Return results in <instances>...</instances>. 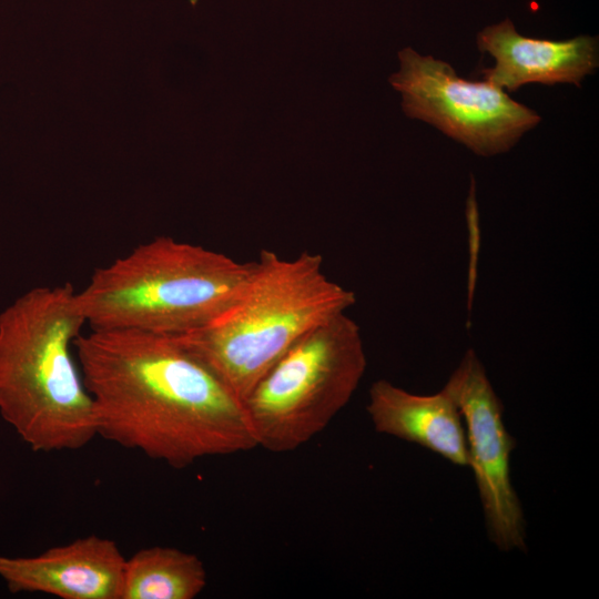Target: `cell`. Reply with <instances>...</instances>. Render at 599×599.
Instances as JSON below:
<instances>
[{
    "instance_id": "obj_7",
    "label": "cell",
    "mask_w": 599,
    "mask_h": 599,
    "mask_svg": "<svg viewBox=\"0 0 599 599\" xmlns=\"http://www.w3.org/2000/svg\"><path fill=\"white\" fill-rule=\"evenodd\" d=\"M443 389L465 427L468 465L478 489L489 540L500 551H526V519L512 486L510 456L516 439L504 422V405L474 349H468Z\"/></svg>"
},
{
    "instance_id": "obj_4",
    "label": "cell",
    "mask_w": 599,
    "mask_h": 599,
    "mask_svg": "<svg viewBox=\"0 0 599 599\" xmlns=\"http://www.w3.org/2000/svg\"><path fill=\"white\" fill-rule=\"evenodd\" d=\"M253 264L160 236L97 268L75 302L92 329L183 335L233 302Z\"/></svg>"
},
{
    "instance_id": "obj_5",
    "label": "cell",
    "mask_w": 599,
    "mask_h": 599,
    "mask_svg": "<svg viewBox=\"0 0 599 599\" xmlns=\"http://www.w3.org/2000/svg\"><path fill=\"white\" fill-rule=\"evenodd\" d=\"M366 366L361 329L346 312L307 332L243 400L257 447L287 453L313 439L348 404Z\"/></svg>"
},
{
    "instance_id": "obj_8",
    "label": "cell",
    "mask_w": 599,
    "mask_h": 599,
    "mask_svg": "<svg viewBox=\"0 0 599 599\" xmlns=\"http://www.w3.org/2000/svg\"><path fill=\"white\" fill-rule=\"evenodd\" d=\"M125 560L113 540L90 535L32 557L0 556V578L12 593L120 599Z\"/></svg>"
},
{
    "instance_id": "obj_11",
    "label": "cell",
    "mask_w": 599,
    "mask_h": 599,
    "mask_svg": "<svg viewBox=\"0 0 599 599\" xmlns=\"http://www.w3.org/2000/svg\"><path fill=\"white\" fill-rule=\"evenodd\" d=\"M206 583V569L196 555L153 546L125 560L120 599H194Z\"/></svg>"
},
{
    "instance_id": "obj_6",
    "label": "cell",
    "mask_w": 599,
    "mask_h": 599,
    "mask_svg": "<svg viewBox=\"0 0 599 599\" xmlns=\"http://www.w3.org/2000/svg\"><path fill=\"white\" fill-rule=\"evenodd\" d=\"M398 58L400 69L389 83L402 93L406 115L433 124L478 155L508 151L541 120L488 81L459 78L445 61L412 48Z\"/></svg>"
},
{
    "instance_id": "obj_2",
    "label": "cell",
    "mask_w": 599,
    "mask_h": 599,
    "mask_svg": "<svg viewBox=\"0 0 599 599\" xmlns=\"http://www.w3.org/2000/svg\"><path fill=\"white\" fill-rule=\"evenodd\" d=\"M85 321L65 283L28 291L0 314V415L33 450H77L95 436L73 355Z\"/></svg>"
},
{
    "instance_id": "obj_1",
    "label": "cell",
    "mask_w": 599,
    "mask_h": 599,
    "mask_svg": "<svg viewBox=\"0 0 599 599\" xmlns=\"http://www.w3.org/2000/svg\"><path fill=\"white\" fill-rule=\"evenodd\" d=\"M74 353L97 436L177 469L257 447L243 400L179 336L91 329Z\"/></svg>"
},
{
    "instance_id": "obj_9",
    "label": "cell",
    "mask_w": 599,
    "mask_h": 599,
    "mask_svg": "<svg viewBox=\"0 0 599 599\" xmlns=\"http://www.w3.org/2000/svg\"><path fill=\"white\" fill-rule=\"evenodd\" d=\"M477 45L496 61L493 68L481 70L484 80L508 92L531 82L579 87L598 67L596 38L579 35L564 41L528 38L520 35L509 19L480 31Z\"/></svg>"
},
{
    "instance_id": "obj_10",
    "label": "cell",
    "mask_w": 599,
    "mask_h": 599,
    "mask_svg": "<svg viewBox=\"0 0 599 599\" xmlns=\"http://www.w3.org/2000/svg\"><path fill=\"white\" fill-rule=\"evenodd\" d=\"M366 410L377 433L419 445L456 466L468 465L463 418L444 389L419 395L378 379L369 387Z\"/></svg>"
},
{
    "instance_id": "obj_3",
    "label": "cell",
    "mask_w": 599,
    "mask_h": 599,
    "mask_svg": "<svg viewBox=\"0 0 599 599\" xmlns=\"http://www.w3.org/2000/svg\"><path fill=\"white\" fill-rule=\"evenodd\" d=\"M355 302L353 291L327 277L321 254L284 258L263 250L233 302L176 336L244 400L296 341Z\"/></svg>"
}]
</instances>
